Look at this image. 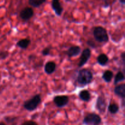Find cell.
<instances>
[{"mask_svg": "<svg viewBox=\"0 0 125 125\" xmlns=\"http://www.w3.org/2000/svg\"><path fill=\"white\" fill-rule=\"evenodd\" d=\"M17 119V117H6V118H5V120H6L7 121L8 123H12V122H14V121L16 120Z\"/></svg>", "mask_w": 125, "mask_h": 125, "instance_id": "603a6c76", "label": "cell"}, {"mask_svg": "<svg viewBox=\"0 0 125 125\" xmlns=\"http://www.w3.org/2000/svg\"><path fill=\"white\" fill-rule=\"evenodd\" d=\"M101 122V117L95 113L87 114L83 120V124L85 125H100Z\"/></svg>", "mask_w": 125, "mask_h": 125, "instance_id": "277c9868", "label": "cell"}, {"mask_svg": "<svg viewBox=\"0 0 125 125\" xmlns=\"http://www.w3.org/2000/svg\"><path fill=\"white\" fill-rule=\"evenodd\" d=\"M115 95L124 100L125 98V84L124 83L117 85L114 90Z\"/></svg>", "mask_w": 125, "mask_h": 125, "instance_id": "8fae6325", "label": "cell"}, {"mask_svg": "<svg viewBox=\"0 0 125 125\" xmlns=\"http://www.w3.org/2000/svg\"><path fill=\"white\" fill-rule=\"evenodd\" d=\"M30 44L31 40L29 39H28V38H26V39H21L20 40H19V41L17 43V46L20 48L22 50H26V49L29 46Z\"/></svg>", "mask_w": 125, "mask_h": 125, "instance_id": "9a60e30c", "label": "cell"}, {"mask_svg": "<svg viewBox=\"0 0 125 125\" xmlns=\"http://www.w3.org/2000/svg\"><path fill=\"white\" fill-rule=\"evenodd\" d=\"M34 12L32 7H26L23 8L20 12V17L23 21H27L34 16Z\"/></svg>", "mask_w": 125, "mask_h": 125, "instance_id": "ba28073f", "label": "cell"}, {"mask_svg": "<svg viewBox=\"0 0 125 125\" xmlns=\"http://www.w3.org/2000/svg\"><path fill=\"white\" fill-rule=\"evenodd\" d=\"M94 74L89 68H83L78 72L76 81L77 84L82 87H84L92 82Z\"/></svg>", "mask_w": 125, "mask_h": 125, "instance_id": "6da1fadb", "label": "cell"}, {"mask_svg": "<svg viewBox=\"0 0 125 125\" xmlns=\"http://www.w3.org/2000/svg\"><path fill=\"white\" fill-rule=\"evenodd\" d=\"M0 125H6L3 122H0Z\"/></svg>", "mask_w": 125, "mask_h": 125, "instance_id": "83f0119b", "label": "cell"}, {"mask_svg": "<svg viewBox=\"0 0 125 125\" xmlns=\"http://www.w3.org/2000/svg\"><path fill=\"white\" fill-rule=\"evenodd\" d=\"M95 107L98 111L101 114H103L106 112V109L107 108V101H106V98L103 96L100 95L98 96Z\"/></svg>", "mask_w": 125, "mask_h": 125, "instance_id": "8992f818", "label": "cell"}, {"mask_svg": "<svg viewBox=\"0 0 125 125\" xmlns=\"http://www.w3.org/2000/svg\"><path fill=\"white\" fill-rule=\"evenodd\" d=\"M125 81V74L123 72H118L117 74H115V76L114 78V85H117L118 83L120 82L124 81Z\"/></svg>", "mask_w": 125, "mask_h": 125, "instance_id": "d6986e66", "label": "cell"}, {"mask_svg": "<svg viewBox=\"0 0 125 125\" xmlns=\"http://www.w3.org/2000/svg\"><path fill=\"white\" fill-rule=\"evenodd\" d=\"M46 1V0H29L28 3L32 7L37 8L40 7L43 4L45 3Z\"/></svg>", "mask_w": 125, "mask_h": 125, "instance_id": "ac0fdd59", "label": "cell"}, {"mask_svg": "<svg viewBox=\"0 0 125 125\" xmlns=\"http://www.w3.org/2000/svg\"><path fill=\"white\" fill-rule=\"evenodd\" d=\"M104 8H107V7H108L110 5V2L109 1H106L104 2Z\"/></svg>", "mask_w": 125, "mask_h": 125, "instance_id": "484cf974", "label": "cell"}, {"mask_svg": "<svg viewBox=\"0 0 125 125\" xmlns=\"http://www.w3.org/2000/svg\"><path fill=\"white\" fill-rule=\"evenodd\" d=\"M94 39L99 43H106L109 41L107 32L105 28L102 26H96L93 31Z\"/></svg>", "mask_w": 125, "mask_h": 125, "instance_id": "7a4b0ae2", "label": "cell"}, {"mask_svg": "<svg viewBox=\"0 0 125 125\" xmlns=\"http://www.w3.org/2000/svg\"><path fill=\"white\" fill-rule=\"evenodd\" d=\"M120 3H122V5H125V1H122V0H120Z\"/></svg>", "mask_w": 125, "mask_h": 125, "instance_id": "4316f807", "label": "cell"}, {"mask_svg": "<svg viewBox=\"0 0 125 125\" xmlns=\"http://www.w3.org/2000/svg\"><path fill=\"white\" fill-rule=\"evenodd\" d=\"M114 77V73L111 70H106L104 72L102 75V78L106 83H109L112 81Z\"/></svg>", "mask_w": 125, "mask_h": 125, "instance_id": "2e32d148", "label": "cell"}, {"mask_svg": "<svg viewBox=\"0 0 125 125\" xmlns=\"http://www.w3.org/2000/svg\"><path fill=\"white\" fill-rule=\"evenodd\" d=\"M91 50L90 48H85L81 52V55L80 59H79V62L78 63V67L79 68H81L83 66L85 65L89 60L90 59V57H91Z\"/></svg>", "mask_w": 125, "mask_h": 125, "instance_id": "52a82bcc", "label": "cell"}, {"mask_svg": "<svg viewBox=\"0 0 125 125\" xmlns=\"http://www.w3.org/2000/svg\"><path fill=\"white\" fill-rule=\"evenodd\" d=\"M56 64L53 61H49L47 62L45 64L44 67L45 72L47 74H51L56 71Z\"/></svg>", "mask_w": 125, "mask_h": 125, "instance_id": "7c38bea8", "label": "cell"}, {"mask_svg": "<svg viewBox=\"0 0 125 125\" xmlns=\"http://www.w3.org/2000/svg\"><path fill=\"white\" fill-rule=\"evenodd\" d=\"M50 51H51V48L49 47L45 48L42 51V54L43 56H47L48 55H50Z\"/></svg>", "mask_w": 125, "mask_h": 125, "instance_id": "ffe728a7", "label": "cell"}, {"mask_svg": "<svg viewBox=\"0 0 125 125\" xmlns=\"http://www.w3.org/2000/svg\"><path fill=\"white\" fill-rule=\"evenodd\" d=\"M53 102L59 108H62L69 103V97L67 95H57L53 98Z\"/></svg>", "mask_w": 125, "mask_h": 125, "instance_id": "5b68a950", "label": "cell"}, {"mask_svg": "<svg viewBox=\"0 0 125 125\" xmlns=\"http://www.w3.org/2000/svg\"><path fill=\"white\" fill-rule=\"evenodd\" d=\"M42 102L41 95L37 94L23 104V107L28 111H34L37 109Z\"/></svg>", "mask_w": 125, "mask_h": 125, "instance_id": "3957f363", "label": "cell"}, {"mask_svg": "<svg viewBox=\"0 0 125 125\" xmlns=\"http://www.w3.org/2000/svg\"><path fill=\"white\" fill-rule=\"evenodd\" d=\"M8 52H2L1 53H0V56H1V59H6V57H7L8 56Z\"/></svg>", "mask_w": 125, "mask_h": 125, "instance_id": "cb8c5ba5", "label": "cell"}, {"mask_svg": "<svg viewBox=\"0 0 125 125\" xmlns=\"http://www.w3.org/2000/svg\"><path fill=\"white\" fill-rule=\"evenodd\" d=\"M87 45H89V46H90L92 48H96V45H95V42L91 40H87Z\"/></svg>", "mask_w": 125, "mask_h": 125, "instance_id": "44dd1931", "label": "cell"}, {"mask_svg": "<svg viewBox=\"0 0 125 125\" xmlns=\"http://www.w3.org/2000/svg\"><path fill=\"white\" fill-rule=\"evenodd\" d=\"M96 60H97V62L99 65H100L101 66H106L108 63L109 59L106 54L101 53L99 54Z\"/></svg>", "mask_w": 125, "mask_h": 125, "instance_id": "4fadbf2b", "label": "cell"}, {"mask_svg": "<svg viewBox=\"0 0 125 125\" xmlns=\"http://www.w3.org/2000/svg\"><path fill=\"white\" fill-rule=\"evenodd\" d=\"M79 97L84 102H88L91 98V94L87 90H83L79 93Z\"/></svg>", "mask_w": 125, "mask_h": 125, "instance_id": "5bb4252c", "label": "cell"}, {"mask_svg": "<svg viewBox=\"0 0 125 125\" xmlns=\"http://www.w3.org/2000/svg\"><path fill=\"white\" fill-rule=\"evenodd\" d=\"M81 53V49L80 46L76 45V46H72L68 49L65 52V54L67 55L68 57H73L78 56Z\"/></svg>", "mask_w": 125, "mask_h": 125, "instance_id": "9c48e42d", "label": "cell"}, {"mask_svg": "<svg viewBox=\"0 0 125 125\" xmlns=\"http://www.w3.org/2000/svg\"><path fill=\"white\" fill-rule=\"evenodd\" d=\"M21 125H38L37 123H35V122L32 120H28L26 121Z\"/></svg>", "mask_w": 125, "mask_h": 125, "instance_id": "7402d4cb", "label": "cell"}, {"mask_svg": "<svg viewBox=\"0 0 125 125\" xmlns=\"http://www.w3.org/2000/svg\"><path fill=\"white\" fill-rule=\"evenodd\" d=\"M51 7H52V10L56 13L57 16H61L62 13H63V8L62 6L61 5V2L58 0H53L51 2Z\"/></svg>", "mask_w": 125, "mask_h": 125, "instance_id": "30bf717a", "label": "cell"}, {"mask_svg": "<svg viewBox=\"0 0 125 125\" xmlns=\"http://www.w3.org/2000/svg\"><path fill=\"white\" fill-rule=\"evenodd\" d=\"M120 58L122 59V61L123 62V64L125 65V52H123L120 55Z\"/></svg>", "mask_w": 125, "mask_h": 125, "instance_id": "d4e9b609", "label": "cell"}, {"mask_svg": "<svg viewBox=\"0 0 125 125\" xmlns=\"http://www.w3.org/2000/svg\"><path fill=\"white\" fill-rule=\"evenodd\" d=\"M119 106L117 103H110L107 107V110L111 114H115L119 111Z\"/></svg>", "mask_w": 125, "mask_h": 125, "instance_id": "e0dca14e", "label": "cell"}]
</instances>
